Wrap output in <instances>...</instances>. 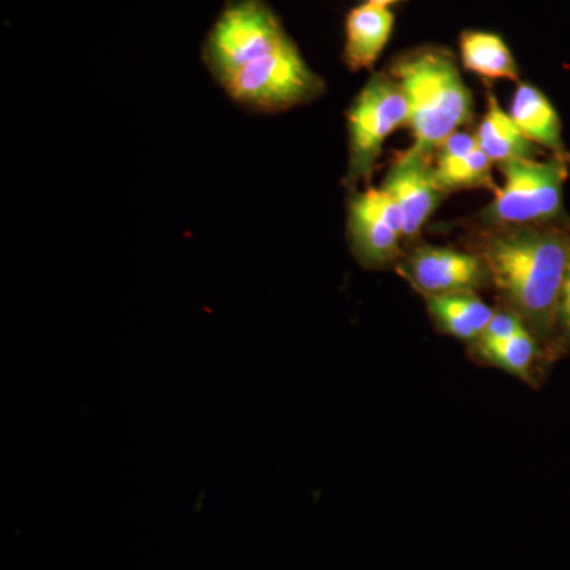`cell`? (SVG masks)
<instances>
[{
    "label": "cell",
    "instance_id": "cell-1",
    "mask_svg": "<svg viewBox=\"0 0 570 570\" xmlns=\"http://www.w3.org/2000/svg\"><path fill=\"white\" fill-rule=\"evenodd\" d=\"M549 224L480 225L468 247L485 264L501 305L515 313L539 343H550L557 333L570 261V235Z\"/></svg>",
    "mask_w": 570,
    "mask_h": 570
},
{
    "label": "cell",
    "instance_id": "cell-2",
    "mask_svg": "<svg viewBox=\"0 0 570 570\" xmlns=\"http://www.w3.org/2000/svg\"><path fill=\"white\" fill-rule=\"evenodd\" d=\"M387 73L407 100L412 148L431 154L445 138L472 121V94L452 52L420 47L396 56Z\"/></svg>",
    "mask_w": 570,
    "mask_h": 570
},
{
    "label": "cell",
    "instance_id": "cell-3",
    "mask_svg": "<svg viewBox=\"0 0 570 570\" xmlns=\"http://www.w3.org/2000/svg\"><path fill=\"white\" fill-rule=\"evenodd\" d=\"M235 102L262 112H281L313 102L325 91V82L307 66L292 39L247 63L224 82Z\"/></svg>",
    "mask_w": 570,
    "mask_h": 570
},
{
    "label": "cell",
    "instance_id": "cell-4",
    "mask_svg": "<svg viewBox=\"0 0 570 570\" xmlns=\"http://www.w3.org/2000/svg\"><path fill=\"white\" fill-rule=\"evenodd\" d=\"M288 39L279 18L264 0H230L206 39L205 62L223 86L236 71Z\"/></svg>",
    "mask_w": 570,
    "mask_h": 570
},
{
    "label": "cell",
    "instance_id": "cell-5",
    "mask_svg": "<svg viewBox=\"0 0 570 570\" xmlns=\"http://www.w3.org/2000/svg\"><path fill=\"white\" fill-rule=\"evenodd\" d=\"M407 121V100L397 82L387 71L373 75L347 111L348 189L370 179L385 140Z\"/></svg>",
    "mask_w": 570,
    "mask_h": 570
},
{
    "label": "cell",
    "instance_id": "cell-6",
    "mask_svg": "<svg viewBox=\"0 0 570 570\" xmlns=\"http://www.w3.org/2000/svg\"><path fill=\"white\" fill-rule=\"evenodd\" d=\"M498 167L504 184L494 194L491 205L479 214L480 225L547 224L557 219L568 176L564 160L519 159Z\"/></svg>",
    "mask_w": 570,
    "mask_h": 570
},
{
    "label": "cell",
    "instance_id": "cell-7",
    "mask_svg": "<svg viewBox=\"0 0 570 570\" xmlns=\"http://www.w3.org/2000/svg\"><path fill=\"white\" fill-rule=\"evenodd\" d=\"M347 239L363 268L396 266L406 245V223L396 202L384 189L356 193L348 200Z\"/></svg>",
    "mask_w": 570,
    "mask_h": 570
},
{
    "label": "cell",
    "instance_id": "cell-8",
    "mask_svg": "<svg viewBox=\"0 0 570 570\" xmlns=\"http://www.w3.org/2000/svg\"><path fill=\"white\" fill-rule=\"evenodd\" d=\"M397 275L423 298L490 288V276L479 254L449 246H411L395 266Z\"/></svg>",
    "mask_w": 570,
    "mask_h": 570
},
{
    "label": "cell",
    "instance_id": "cell-9",
    "mask_svg": "<svg viewBox=\"0 0 570 570\" xmlns=\"http://www.w3.org/2000/svg\"><path fill=\"white\" fill-rule=\"evenodd\" d=\"M382 189L403 212L409 246H414L423 227L448 195L434 176L433 156L415 148L397 154L385 175Z\"/></svg>",
    "mask_w": 570,
    "mask_h": 570
},
{
    "label": "cell",
    "instance_id": "cell-10",
    "mask_svg": "<svg viewBox=\"0 0 570 570\" xmlns=\"http://www.w3.org/2000/svg\"><path fill=\"white\" fill-rule=\"evenodd\" d=\"M393 26L395 17L385 7L366 2L348 11L344 47V61L348 69H371L387 47Z\"/></svg>",
    "mask_w": 570,
    "mask_h": 570
},
{
    "label": "cell",
    "instance_id": "cell-11",
    "mask_svg": "<svg viewBox=\"0 0 570 570\" xmlns=\"http://www.w3.org/2000/svg\"><path fill=\"white\" fill-rule=\"evenodd\" d=\"M425 305L439 333L468 346L483 335L494 316V307L487 305L478 292L428 296Z\"/></svg>",
    "mask_w": 570,
    "mask_h": 570
},
{
    "label": "cell",
    "instance_id": "cell-12",
    "mask_svg": "<svg viewBox=\"0 0 570 570\" xmlns=\"http://www.w3.org/2000/svg\"><path fill=\"white\" fill-rule=\"evenodd\" d=\"M479 148L487 154L493 164H505L510 160L535 159L538 148L528 140L512 116L499 107L497 96L487 92V111L474 134Z\"/></svg>",
    "mask_w": 570,
    "mask_h": 570
},
{
    "label": "cell",
    "instance_id": "cell-13",
    "mask_svg": "<svg viewBox=\"0 0 570 570\" xmlns=\"http://www.w3.org/2000/svg\"><path fill=\"white\" fill-rule=\"evenodd\" d=\"M468 355L480 365L497 367L510 376H515L524 382L534 381L535 363L539 362L540 343L530 330L523 328L515 335L504 340L475 341L469 344Z\"/></svg>",
    "mask_w": 570,
    "mask_h": 570
},
{
    "label": "cell",
    "instance_id": "cell-14",
    "mask_svg": "<svg viewBox=\"0 0 570 570\" xmlns=\"http://www.w3.org/2000/svg\"><path fill=\"white\" fill-rule=\"evenodd\" d=\"M509 115L521 134L535 146L561 153V121L550 100L530 82H520Z\"/></svg>",
    "mask_w": 570,
    "mask_h": 570
},
{
    "label": "cell",
    "instance_id": "cell-15",
    "mask_svg": "<svg viewBox=\"0 0 570 570\" xmlns=\"http://www.w3.org/2000/svg\"><path fill=\"white\" fill-rule=\"evenodd\" d=\"M461 62L485 80L519 81V66L504 39L498 33L466 31L460 37Z\"/></svg>",
    "mask_w": 570,
    "mask_h": 570
},
{
    "label": "cell",
    "instance_id": "cell-16",
    "mask_svg": "<svg viewBox=\"0 0 570 570\" xmlns=\"http://www.w3.org/2000/svg\"><path fill=\"white\" fill-rule=\"evenodd\" d=\"M491 165L493 163L478 146L466 159L461 160L455 167L434 176L445 194L460 189H489L497 194L499 187L491 174Z\"/></svg>",
    "mask_w": 570,
    "mask_h": 570
},
{
    "label": "cell",
    "instance_id": "cell-17",
    "mask_svg": "<svg viewBox=\"0 0 570 570\" xmlns=\"http://www.w3.org/2000/svg\"><path fill=\"white\" fill-rule=\"evenodd\" d=\"M523 328H527V325L515 313H512L505 306L499 305L494 307V316L478 341L504 340V337L515 335Z\"/></svg>",
    "mask_w": 570,
    "mask_h": 570
},
{
    "label": "cell",
    "instance_id": "cell-18",
    "mask_svg": "<svg viewBox=\"0 0 570 570\" xmlns=\"http://www.w3.org/2000/svg\"><path fill=\"white\" fill-rule=\"evenodd\" d=\"M558 343L561 346L570 344V261L562 281L560 305H558L557 317Z\"/></svg>",
    "mask_w": 570,
    "mask_h": 570
},
{
    "label": "cell",
    "instance_id": "cell-19",
    "mask_svg": "<svg viewBox=\"0 0 570 570\" xmlns=\"http://www.w3.org/2000/svg\"><path fill=\"white\" fill-rule=\"evenodd\" d=\"M367 3H374V6L385 7V9H390V7L395 6V3L403 2V0H366Z\"/></svg>",
    "mask_w": 570,
    "mask_h": 570
}]
</instances>
